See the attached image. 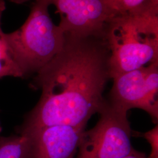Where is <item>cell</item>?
Segmentation results:
<instances>
[{
  "label": "cell",
  "instance_id": "1",
  "mask_svg": "<svg viewBox=\"0 0 158 158\" xmlns=\"http://www.w3.org/2000/svg\"><path fill=\"white\" fill-rule=\"evenodd\" d=\"M110 57L104 38L66 33L62 49L35 74L32 85L42 94L19 133L87 125L106 102L103 93L111 79Z\"/></svg>",
  "mask_w": 158,
  "mask_h": 158
},
{
  "label": "cell",
  "instance_id": "2",
  "mask_svg": "<svg viewBox=\"0 0 158 158\" xmlns=\"http://www.w3.org/2000/svg\"><path fill=\"white\" fill-rule=\"evenodd\" d=\"M104 39L110 52L111 79L158 62V8L149 4L108 21Z\"/></svg>",
  "mask_w": 158,
  "mask_h": 158
},
{
  "label": "cell",
  "instance_id": "3",
  "mask_svg": "<svg viewBox=\"0 0 158 158\" xmlns=\"http://www.w3.org/2000/svg\"><path fill=\"white\" fill-rule=\"evenodd\" d=\"M49 6L45 0H34L22 26L6 34L23 79L37 73L64 45L65 34L51 19Z\"/></svg>",
  "mask_w": 158,
  "mask_h": 158
},
{
  "label": "cell",
  "instance_id": "4",
  "mask_svg": "<svg viewBox=\"0 0 158 158\" xmlns=\"http://www.w3.org/2000/svg\"><path fill=\"white\" fill-rule=\"evenodd\" d=\"M98 114L96 125L85 130L81 136L75 158H122L128 155L134 148L127 113L106 100Z\"/></svg>",
  "mask_w": 158,
  "mask_h": 158
},
{
  "label": "cell",
  "instance_id": "5",
  "mask_svg": "<svg viewBox=\"0 0 158 158\" xmlns=\"http://www.w3.org/2000/svg\"><path fill=\"white\" fill-rule=\"evenodd\" d=\"M108 102L128 113L132 108L147 112L158 121V62L113 77Z\"/></svg>",
  "mask_w": 158,
  "mask_h": 158
},
{
  "label": "cell",
  "instance_id": "6",
  "mask_svg": "<svg viewBox=\"0 0 158 158\" xmlns=\"http://www.w3.org/2000/svg\"><path fill=\"white\" fill-rule=\"evenodd\" d=\"M34 0H10L23 4ZM60 15L59 26L64 34L104 38L108 21L113 16L106 0H45Z\"/></svg>",
  "mask_w": 158,
  "mask_h": 158
},
{
  "label": "cell",
  "instance_id": "7",
  "mask_svg": "<svg viewBox=\"0 0 158 158\" xmlns=\"http://www.w3.org/2000/svg\"><path fill=\"white\" fill-rule=\"evenodd\" d=\"M86 124L57 125L19 134L31 138V158H75Z\"/></svg>",
  "mask_w": 158,
  "mask_h": 158
},
{
  "label": "cell",
  "instance_id": "8",
  "mask_svg": "<svg viewBox=\"0 0 158 158\" xmlns=\"http://www.w3.org/2000/svg\"><path fill=\"white\" fill-rule=\"evenodd\" d=\"M6 8L4 0H0V80L6 77L23 79V73L12 52L6 34L2 29V17Z\"/></svg>",
  "mask_w": 158,
  "mask_h": 158
},
{
  "label": "cell",
  "instance_id": "9",
  "mask_svg": "<svg viewBox=\"0 0 158 158\" xmlns=\"http://www.w3.org/2000/svg\"><path fill=\"white\" fill-rule=\"evenodd\" d=\"M30 136L26 134L0 136V158H31Z\"/></svg>",
  "mask_w": 158,
  "mask_h": 158
},
{
  "label": "cell",
  "instance_id": "10",
  "mask_svg": "<svg viewBox=\"0 0 158 158\" xmlns=\"http://www.w3.org/2000/svg\"><path fill=\"white\" fill-rule=\"evenodd\" d=\"M106 1L113 16L135 11L151 4L149 0H106Z\"/></svg>",
  "mask_w": 158,
  "mask_h": 158
},
{
  "label": "cell",
  "instance_id": "11",
  "mask_svg": "<svg viewBox=\"0 0 158 158\" xmlns=\"http://www.w3.org/2000/svg\"><path fill=\"white\" fill-rule=\"evenodd\" d=\"M140 135L144 138L151 148V153L148 156L149 158H158V125L152 129L144 133H139Z\"/></svg>",
  "mask_w": 158,
  "mask_h": 158
},
{
  "label": "cell",
  "instance_id": "12",
  "mask_svg": "<svg viewBox=\"0 0 158 158\" xmlns=\"http://www.w3.org/2000/svg\"><path fill=\"white\" fill-rule=\"evenodd\" d=\"M122 158H149V157L147 156L144 153L138 151L133 149L131 152L129 153L128 155Z\"/></svg>",
  "mask_w": 158,
  "mask_h": 158
},
{
  "label": "cell",
  "instance_id": "13",
  "mask_svg": "<svg viewBox=\"0 0 158 158\" xmlns=\"http://www.w3.org/2000/svg\"><path fill=\"white\" fill-rule=\"evenodd\" d=\"M150 4L155 8H158V0H149Z\"/></svg>",
  "mask_w": 158,
  "mask_h": 158
},
{
  "label": "cell",
  "instance_id": "14",
  "mask_svg": "<svg viewBox=\"0 0 158 158\" xmlns=\"http://www.w3.org/2000/svg\"><path fill=\"white\" fill-rule=\"evenodd\" d=\"M1 130H2V128H1V123H0V132H1Z\"/></svg>",
  "mask_w": 158,
  "mask_h": 158
}]
</instances>
